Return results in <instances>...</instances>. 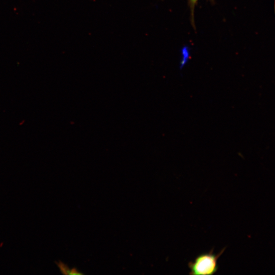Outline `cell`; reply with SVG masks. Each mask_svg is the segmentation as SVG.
I'll return each instance as SVG.
<instances>
[{
	"instance_id": "7a4b0ae2",
	"label": "cell",
	"mask_w": 275,
	"mask_h": 275,
	"mask_svg": "<svg viewBox=\"0 0 275 275\" xmlns=\"http://www.w3.org/2000/svg\"><path fill=\"white\" fill-rule=\"evenodd\" d=\"M56 264L59 268L61 272L63 274H70L71 270L69 266L61 261H56Z\"/></svg>"
},
{
	"instance_id": "277c9868",
	"label": "cell",
	"mask_w": 275,
	"mask_h": 275,
	"mask_svg": "<svg viewBox=\"0 0 275 275\" xmlns=\"http://www.w3.org/2000/svg\"><path fill=\"white\" fill-rule=\"evenodd\" d=\"M70 274L71 275H81L82 273L80 272L76 267H73L71 270Z\"/></svg>"
},
{
	"instance_id": "3957f363",
	"label": "cell",
	"mask_w": 275,
	"mask_h": 275,
	"mask_svg": "<svg viewBox=\"0 0 275 275\" xmlns=\"http://www.w3.org/2000/svg\"><path fill=\"white\" fill-rule=\"evenodd\" d=\"M198 2V0H189V6L191 10V19H193L192 22H194V8L195 5L196 4L197 2Z\"/></svg>"
},
{
	"instance_id": "6da1fadb",
	"label": "cell",
	"mask_w": 275,
	"mask_h": 275,
	"mask_svg": "<svg viewBox=\"0 0 275 275\" xmlns=\"http://www.w3.org/2000/svg\"><path fill=\"white\" fill-rule=\"evenodd\" d=\"M225 248L218 254L213 253V250L208 253H202L197 256L195 259L190 261L188 267L191 275H212L215 273L218 269L217 260L223 254Z\"/></svg>"
}]
</instances>
